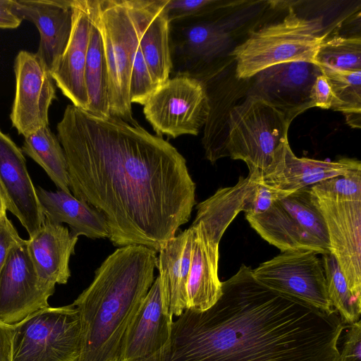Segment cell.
Returning <instances> with one entry per match:
<instances>
[{
  "mask_svg": "<svg viewBox=\"0 0 361 361\" xmlns=\"http://www.w3.org/2000/svg\"><path fill=\"white\" fill-rule=\"evenodd\" d=\"M321 18L300 17L292 7L277 23L252 32L231 55L236 62L235 77L249 79L274 66L290 62L315 64L320 44L327 37Z\"/></svg>",
  "mask_w": 361,
  "mask_h": 361,
  "instance_id": "4",
  "label": "cell"
},
{
  "mask_svg": "<svg viewBox=\"0 0 361 361\" xmlns=\"http://www.w3.org/2000/svg\"><path fill=\"white\" fill-rule=\"evenodd\" d=\"M78 237L67 227L44 221L27 240V249L39 279L49 287L67 283L69 260L75 253Z\"/></svg>",
  "mask_w": 361,
  "mask_h": 361,
  "instance_id": "22",
  "label": "cell"
},
{
  "mask_svg": "<svg viewBox=\"0 0 361 361\" xmlns=\"http://www.w3.org/2000/svg\"><path fill=\"white\" fill-rule=\"evenodd\" d=\"M194 233L190 226L169 240L159 250L157 268L165 314L179 317L187 307V284Z\"/></svg>",
  "mask_w": 361,
  "mask_h": 361,
  "instance_id": "20",
  "label": "cell"
},
{
  "mask_svg": "<svg viewBox=\"0 0 361 361\" xmlns=\"http://www.w3.org/2000/svg\"><path fill=\"white\" fill-rule=\"evenodd\" d=\"M263 285L327 313L336 312L328 297L322 260L309 250L281 252L252 270Z\"/></svg>",
  "mask_w": 361,
  "mask_h": 361,
  "instance_id": "10",
  "label": "cell"
},
{
  "mask_svg": "<svg viewBox=\"0 0 361 361\" xmlns=\"http://www.w3.org/2000/svg\"><path fill=\"white\" fill-rule=\"evenodd\" d=\"M44 221L51 224H67L71 233L91 239L106 238L109 231L102 214L71 193L59 190L56 192L36 188Z\"/></svg>",
  "mask_w": 361,
  "mask_h": 361,
  "instance_id": "23",
  "label": "cell"
},
{
  "mask_svg": "<svg viewBox=\"0 0 361 361\" xmlns=\"http://www.w3.org/2000/svg\"><path fill=\"white\" fill-rule=\"evenodd\" d=\"M194 238L187 284L186 309L204 312L213 306L222 294L218 276L219 243L222 235L194 221Z\"/></svg>",
  "mask_w": 361,
  "mask_h": 361,
  "instance_id": "18",
  "label": "cell"
},
{
  "mask_svg": "<svg viewBox=\"0 0 361 361\" xmlns=\"http://www.w3.org/2000/svg\"><path fill=\"white\" fill-rule=\"evenodd\" d=\"M88 113L102 118L111 116L108 95V74L100 31L92 16L85 68Z\"/></svg>",
  "mask_w": 361,
  "mask_h": 361,
  "instance_id": "26",
  "label": "cell"
},
{
  "mask_svg": "<svg viewBox=\"0 0 361 361\" xmlns=\"http://www.w3.org/2000/svg\"><path fill=\"white\" fill-rule=\"evenodd\" d=\"M312 195L325 221L330 252L352 293L361 300V201H333Z\"/></svg>",
  "mask_w": 361,
  "mask_h": 361,
  "instance_id": "13",
  "label": "cell"
},
{
  "mask_svg": "<svg viewBox=\"0 0 361 361\" xmlns=\"http://www.w3.org/2000/svg\"><path fill=\"white\" fill-rule=\"evenodd\" d=\"M80 324L73 305L47 307L13 326L9 361H80Z\"/></svg>",
  "mask_w": 361,
  "mask_h": 361,
  "instance_id": "8",
  "label": "cell"
},
{
  "mask_svg": "<svg viewBox=\"0 0 361 361\" xmlns=\"http://www.w3.org/2000/svg\"><path fill=\"white\" fill-rule=\"evenodd\" d=\"M21 150L42 166L59 190L71 193L65 153L49 126L25 137Z\"/></svg>",
  "mask_w": 361,
  "mask_h": 361,
  "instance_id": "27",
  "label": "cell"
},
{
  "mask_svg": "<svg viewBox=\"0 0 361 361\" xmlns=\"http://www.w3.org/2000/svg\"><path fill=\"white\" fill-rule=\"evenodd\" d=\"M143 113L157 136L176 138L197 135L209 113V99L202 82L177 74L159 85L144 104Z\"/></svg>",
  "mask_w": 361,
  "mask_h": 361,
  "instance_id": "9",
  "label": "cell"
},
{
  "mask_svg": "<svg viewBox=\"0 0 361 361\" xmlns=\"http://www.w3.org/2000/svg\"><path fill=\"white\" fill-rule=\"evenodd\" d=\"M262 71L272 78L262 73H258L260 74L258 85L261 90V94L257 96L260 97L265 94L261 97L264 98L282 88V90L275 94L276 96L268 102L273 104L282 94L274 105L276 108L284 94L287 93L288 96L293 93L296 99H298L297 95L300 94L301 97L311 104L310 99L305 97V93L310 95V90L316 78L322 73L320 68L316 64L302 61L278 64Z\"/></svg>",
  "mask_w": 361,
  "mask_h": 361,
  "instance_id": "25",
  "label": "cell"
},
{
  "mask_svg": "<svg viewBox=\"0 0 361 361\" xmlns=\"http://www.w3.org/2000/svg\"><path fill=\"white\" fill-rule=\"evenodd\" d=\"M315 64L336 71H361L360 36L326 37L319 46Z\"/></svg>",
  "mask_w": 361,
  "mask_h": 361,
  "instance_id": "30",
  "label": "cell"
},
{
  "mask_svg": "<svg viewBox=\"0 0 361 361\" xmlns=\"http://www.w3.org/2000/svg\"><path fill=\"white\" fill-rule=\"evenodd\" d=\"M92 16L103 42L111 116L135 123L130 84L138 36L126 0H92Z\"/></svg>",
  "mask_w": 361,
  "mask_h": 361,
  "instance_id": "6",
  "label": "cell"
},
{
  "mask_svg": "<svg viewBox=\"0 0 361 361\" xmlns=\"http://www.w3.org/2000/svg\"><path fill=\"white\" fill-rule=\"evenodd\" d=\"M219 3L214 0H165L164 10L171 23L203 16L219 7Z\"/></svg>",
  "mask_w": 361,
  "mask_h": 361,
  "instance_id": "33",
  "label": "cell"
},
{
  "mask_svg": "<svg viewBox=\"0 0 361 361\" xmlns=\"http://www.w3.org/2000/svg\"><path fill=\"white\" fill-rule=\"evenodd\" d=\"M56 129L70 190L104 215L114 246L158 252L189 221L195 183L183 156L162 137L73 104Z\"/></svg>",
  "mask_w": 361,
  "mask_h": 361,
  "instance_id": "1",
  "label": "cell"
},
{
  "mask_svg": "<svg viewBox=\"0 0 361 361\" xmlns=\"http://www.w3.org/2000/svg\"><path fill=\"white\" fill-rule=\"evenodd\" d=\"M157 253L142 245L117 248L72 303L80 319V361H120L126 333L154 281Z\"/></svg>",
  "mask_w": 361,
  "mask_h": 361,
  "instance_id": "3",
  "label": "cell"
},
{
  "mask_svg": "<svg viewBox=\"0 0 361 361\" xmlns=\"http://www.w3.org/2000/svg\"><path fill=\"white\" fill-rule=\"evenodd\" d=\"M22 239L5 214L0 220V272L10 250Z\"/></svg>",
  "mask_w": 361,
  "mask_h": 361,
  "instance_id": "36",
  "label": "cell"
},
{
  "mask_svg": "<svg viewBox=\"0 0 361 361\" xmlns=\"http://www.w3.org/2000/svg\"><path fill=\"white\" fill-rule=\"evenodd\" d=\"M310 189L314 195L333 201H361V171L322 180Z\"/></svg>",
  "mask_w": 361,
  "mask_h": 361,
  "instance_id": "31",
  "label": "cell"
},
{
  "mask_svg": "<svg viewBox=\"0 0 361 361\" xmlns=\"http://www.w3.org/2000/svg\"><path fill=\"white\" fill-rule=\"evenodd\" d=\"M6 211L7 209L6 207L4 199L0 190V220L5 214H6Z\"/></svg>",
  "mask_w": 361,
  "mask_h": 361,
  "instance_id": "39",
  "label": "cell"
},
{
  "mask_svg": "<svg viewBox=\"0 0 361 361\" xmlns=\"http://www.w3.org/2000/svg\"><path fill=\"white\" fill-rule=\"evenodd\" d=\"M22 20L16 10L15 0H0V28H16Z\"/></svg>",
  "mask_w": 361,
  "mask_h": 361,
  "instance_id": "37",
  "label": "cell"
},
{
  "mask_svg": "<svg viewBox=\"0 0 361 361\" xmlns=\"http://www.w3.org/2000/svg\"><path fill=\"white\" fill-rule=\"evenodd\" d=\"M173 317L162 309L158 276L123 338L120 361H166L171 348Z\"/></svg>",
  "mask_w": 361,
  "mask_h": 361,
  "instance_id": "14",
  "label": "cell"
},
{
  "mask_svg": "<svg viewBox=\"0 0 361 361\" xmlns=\"http://www.w3.org/2000/svg\"><path fill=\"white\" fill-rule=\"evenodd\" d=\"M251 227L281 252L309 250L330 252L328 232L310 187L298 189L275 201L262 214H245Z\"/></svg>",
  "mask_w": 361,
  "mask_h": 361,
  "instance_id": "7",
  "label": "cell"
},
{
  "mask_svg": "<svg viewBox=\"0 0 361 361\" xmlns=\"http://www.w3.org/2000/svg\"><path fill=\"white\" fill-rule=\"evenodd\" d=\"M13 326L0 321V361H9Z\"/></svg>",
  "mask_w": 361,
  "mask_h": 361,
  "instance_id": "38",
  "label": "cell"
},
{
  "mask_svg": "<svg viewBox=\"0 0 361 361\" xmlns=\"http://www.w3.org/2000/svg\"><path fill=\"white\" fill-rule=\"evenodd\" d=\"M322 256L328 297L333 308L344 324L359 321L361 300L352 293L334 256L331 252Z\"/></svg>",
  "mask_w": 361,
  "mask_h": 361,
  "instance_id": "29",
  "label": "cell"
},
{
  "mask_svg": "<svg viewBox=\"0 0 361 361\" xmlns=\"http://www.w3.org/2000/svg\"><path fill=\"white\" fill-rule=\"evenodd\" d=\"M72 9L71 35L51 74L55 85L72 104L87 111L85 68L92 24V0H72Z\"/></svg>",
  "mask_w": 361,
  "mask_h": 361,
  "instance_id": "16",
  "label": "cell"
},
{
  "mask_svg": "<svg viewBox=\"0 0 361 361\" xmlns=\"http://www.w3.org/2000/svg\"><path fill=\"white\" fill-rule=\"evenodd\" d=\"M16 10L37 27V54L51 72L68 42L72 29V0H15Z\"/></svg>",
  "mask_w": 361,
  "mask_h": 361,
  "instance_id": "19",
  "label": "cell"
},
{
  "mask_svg": "<svg viewBox=\"0 0 361 361\" xmlns=\"http://www.w3.org/2000/svg\"><path fill=\"white\" fill-rule=\"evenodd\" d=\"M0 190L6 209L32 237L43 224L44 214L21 149L1 130Z\"/></svg>",
  "mask_w": 361,
  "mask_h": 361,
  "instance_id": "15",
  "label": "cell"
},
{
  "mask_svg": "<svg viewBox=\"0 0 361 361\" xmlns=\"http://www.w3.org/2000/svg\"><path fill=\"white\" fill-rule=\"evenodd\" d=\"M319 68L328 78L331 87L333 100L331 109L343 113L349 126L360 128L361 71Z\"/></svg>",
  "mask_w": 361,
  "mask_h": 361,
  "instance_id": "28",
  "label": "cell"
},
{
  "mask_svg": "<svg viewBox=\"0 0 361 361\" xmlns=\"http://www.w3.org/2000/svg\"><path fill=\"white\" fill-rule=\"evenodd\" d=\"M310 98L312 107L331 109L333 93L329 81L323 73L316 78L310 90Z\"/></svg>",
  "mask_w": 361,
  "mask_h": 361,
  "instance_id": "35",
  "label": "cell"
},
{
  "mask_svg": "<svg viewBox=\"0 0 361 361\" xmlns=\"http://www.w3.org/2000/svg\"><path fill=\"white\" fill-rule=\"evenodd\" d=\"M292 192L279 190L267 185L262 180V175L250 189L245 200V214L257 215L264 213L272 204Z\"/></svg>",
  "mask_w": 361,
  "mask_h": 361,
  "instance_id": "32",
  "label": "cell"
},
{
  "mask_svg": "<svg viewBox=\"0 0 361 361\" xmlns=\"http://www.w3.org/2000/svg\"><path fill=\"white\" fill-rule=\"evenodd\" d=\"M16 90L10 118L24 137L49 126V109L56 99L51 71L36 53L20 51L14 63Z\"/></svg>",
  "mask_w": 361,
  "mask_h": 361,
  "instance_id": "12",
  "label": "cell"
},
{
  "mask_svg": "<svg viewBox=\"0 0 361 361\" xmlns=\"http://www.w3.org/2000/svg\"><path fill=\"white\" fill-rule=\"evenodd\" d=\"M252 270L243 264L213 306L173 321L166 361H340L337 312L271 289Z\"/></svg>",
  "mask_w": 361,
  "mask_h": 361,
  "instance_id": "2",
  "label": "cell"
},
{
  "mask_svg": "<svg viewBox=\"0 0 361 361\" xmlns=\"http://www.w3.org/2000/svg\"><path fill=\"white\" fill-rule=\"evenodd\" d=\"M136 27L138 42L157 87L169 78L173 68L170 46V23L165 0H126Z\"/></svg>",
  "mask_w": 361,
  "mask_h": 361,
  "instance_id": "17",
  "label": "cell"
},
{
  "mask_svg": "<svg viewBox=\"0 0 361 361\" xmlns=\"http://www.w3.org/2000/svg\"><path fill=\"white\" fill-rule=\"evenodd\" d=\"M355 171H361V163L357 159L322 161L299 158L288 146L283 154L262 174V180L277 190L293 192Z\"/></svg>",
  "mask_w": 361,
  "mask_h": 361,
  "instance_id": "21",
  "label": "cell"
},
{
  "mask_svg": "<svg viewBox=\"0 0 361 361\" xmlns=\"http://www.w3.org/2000/svg\"><path fill=\"white\" fill-rule=\"evenodd\" d=\"M291 121L274 105L254 94L235 105L229 114L226 152L249 170L266 172L290 146Z\"/></svg>",
  "mask_w": 361,
  "mask_h": 361,
  "instance_id": "5",
  "label": "cell"
},
{
  "mask_svg": "<svg viewBox=\"0 0 361 361\" xmlns=\"http://www.w3.org/2000/svg\"><path fill=\"white\" fill-rule=\"evenodd\" d=\"M347 329L340 361H361L360 320L345 324Z\"/></svg>",
  "mask_w": 361,
  "mask_h": 361,
  "instance_id": "34",
  "label": "cell"
},
{
  "mask_svg": "<svg viewBox=\"0 0 361 361\" xmlns=\"http://www.w3.org/2000/svg\"><path fill=\"white\" fill-rule=\"evenodd\" d=\"M55 288L38 277L22 239L9 251L0 272V321L13 326L32 313L49 307Z\"/></svg>",
  "mask_w": 361,
  "mask_h": 361,
  "instance_id": "11",
  "label": "cell"
},
{
  "mask_svg": "<svg viewBox=\"0 0 361 361\" xmlns=\"http://www.w3.org/2000/svg\"><path fill=\"white\" fill-rule=\"evenodd\" d=\"M229 42L228 34L220 26L197 23L180 28L176 52L182 60L178 74L190 75L211 65Z\"/></svg>",
  "mask_w": 361,
  "mask_h": 361,
  "instance_id": "24",
  "label": "cell"
}]
</instances>
